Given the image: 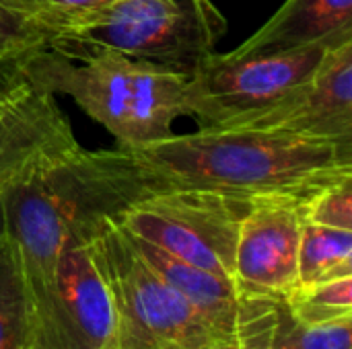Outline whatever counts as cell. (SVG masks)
Returning <instances> with one entry per match:
<instances>
[{
	"instance_id": "obj_1",
	"label": "cell",
	"mask_w": 352,
	"mask_h": 349,
	"mask_svg": "<svg viewBox=\"0 0 352 349\" xmlns=\"http://www.w3.org/2000/svg\"><path fill=\"white\" fill-rule=\"evenodd\" d=\"M124 148V146H122ZM146 191L200 189L239 197L309 200L352 177V138L200 128L126 148Z\"/></svg>"
},
{
	"instance_id": "obj_2",
	"label": "cell",
	"mask_w": 352,
	"mask_h": 349,
	"mask_svg": "<svg viewBox=\"0 0 352 349\" xmlns=\"http://www.w3.org/2000/svg\"><path fill=\"white\" fill-rule=\"evenodd\" d=\"M146 193L140 171L122 146H78L6 193L8 239L27 292L31 337L47 311L64 249L89 241L103 218Z\"/></svg>"
},
{
	"instance_id": "obj_3",
	"label": "cell",
	"mask_w": 352,
	"mask_h": 349,
	"mask_svg": "<svg viewBox=\"0 0 352 349\" xmlns=\"http://www.w3.org/2000/svg\"><path fill=\"white\" fill-rule=\"evenodd\" d=\"M21 72L52 95L70 97L124 148L173 134L175 119L188 115L190 72L157 62L113 51L64 56L45 47L25 60Z\"/></svg>"
},
{
	"instance_id": "obj_4",
	"label": "cell",
	"mask_w": 352,
	"mask_h": 349,
	"mask_svg": "<svg viewBox=\"0 0 352 349\" xmlns=\"http://www.w3.org/2000/svg\"><path fill=\"white\" fill-rule=\"evenodd\" d=\"M225 31L210 0H116L60 29L47 47L64 56L113 51L190 72Z\"/></svg>"
},
{
	"instance_id": "obj_5",
	"label": "cell",
	"mask_w": 352,
	"mask_h": 349,
	"mask_svg": "<svg viewBox=\"0 0 352 349\" xmlns=\"http://www.w3.org/2000/svg\"><path fill=\"white\" fill-rule=\"evenodd\" d=\"M113 306V349H200L235 339L221 333L136 251L116 216L87 241Z\"/></svg>"
},
{
	"instance_id": "obj_6",
	"label": "cell",
	"mask_w": 352,
	"mask_h": 349,
	"mask_svg": "<svg viewBox=\"0 0 352 349\" xmlns=\"http://www.w3.org/2000/svg\"><path fill=\"white\" fill-rule=\"evenodd\" d=\"M344 39H328L289 51H210L188 74V115L200 128L235 130L305 84L326 51Z\"/></svg>"
},
{
	"instance_id": "obj_7",
	"label": "cell",
	"mask_w": 352,
	"mask_h": 349,
	"mask_svg": "<svg viewBox=\"0 0 352 349\" xmlns=\"http://www.w3.org/2000/svg\"><path fill=\"white\" fill-rule=\"evenodd\" d=\"M252 204L254 197L217 191L161 189L126 206L116 220L130 234L235 282L237 232Z\"/></svg>"
},
{
	"instance_id": "obj_8",
	"label": "cell",
	"mask_w": 352,
	"mask_h": 349,
	"mask_svg": "<svg viewBox=\"0 0 352 349\" xmlns=\"http://www.w3.org/2000/svg\"><path fill=\"white\" fill-rule=\"evenodd\" d=\"M78 146L56 95L29 80L21 68L0 76V195Z\"/></svg>"
},
{
	"instance_id": "obj_9",
	"label": "cell",
	"mask_w": 352,
	"mask_h": 349,
	"mask_svg": "<svg viewBox=\"0 0 352 349\" xmlns=\"http://www.w3.org/2000/svg\"><path fill=\"white\" fill-rule=\"evenodd\" d=\"M113 306L85 243L64 249L47 311L33 331V349H113Z\"/></svg>"
},
{
	"instance_id": "obj_10",
	"label": "cell",
	"mask_w": 352,
	"mask_h": 349,
	"mask_svg": "<svg viewBox=\"0 0 352 349\" xmlns=\"http://www.w3.org/2000/svg\"><path fill=\"white\" fill-rule=\"evenodd\" d=\"M303 200L258 197L237 232L233 278L237 292L287 294L297 286Z\"/></svg>"
},
{
	"instance_id": "obj_11",
	"label": "cell",
	"mask_w": 352,
	"mask_h": 349,
	"mask_svg": "<svg viewBox=\"0 0 352 349\" xmlns=\"http://www.w3.org/2000/svg\"><path fill=\"white\" fill-rule=\"evenodd\" d=\"M235 130L287 132L307 138H352V37L332 45L305 84Z\"/></svg>"
},
{
	"instance_id": "obj_12",
	"label": "cell",
	"mask_w": 352,
	"mask_h": 349,
	"mask_svg": "<svg viewBox=\"0 0 352 349\" xmlns=\"http://www.w3.org/2000/svg\"><path fill=\"white\" fill-rule=\"evenodd\" d=\"M352 315L309 323L285 294L237 292L235 337L239 349H352Z\"/></svg>"
},
{
	"instance_id": "obj_13",
	"label": "cell",
	"mask_w": 352,
	"mask_h": 349,
	"mask_svg": "<svg viewBox=\"0 0 352 349\" xmlns=\"http://www.w3.org/2000/svg\"><path fill=\"white\" fill-rule=\"evenodd\" d=\"M352 37V0H287L233 53L289 51Z\"/></svg>"
},
{
	"instance_id": "obj_14",
	"label": "cell",
	"mask_w": 352,
	"mask_h": 349,
	"mask_svg": "<svg viewBox=\"0 0 352 349\" xmlns=\"http://www.w3.org/2000/svg\"><path fill=\"white\" fill-rule=\"evenodd\" d=\"M120 224V222H118ZM132 245L142 259L173 288L177 290L198 313H202L221 333L235 337L237 315V284L229 278H221L202 267H196L169 251L130 234Z\"/></svg>"
},
{
	"instance_id": "obj_15",
	"label": "cell",
	"mask_w": 352,
	"mask_h": 349,
	"mask_svg": "<svg viewBox=\"0 0 352 349\" xmlns=\"http://www.w3.org/2000/svg\"><path fill=\"white\" fill-rule=\"evenodd\" d=\"M346 276H352V230L303 220L297 257V286H311Z\"/></svg>"
},
{
	"instance_id": "obj_16",
	"label": "cell",
	"mask_w": 352,
	"mask_h": 349,
	"mask_svg": "<svg viewBox=\"0 0 352 349\" xmlns=\"http://www.w3.org/2000/svg\"><path fill=\"white\" fill-rule=\"evenodd\" d=\"M0 349H33L27 292L8 237L0 247Z\"/></svg>"
},
{
	"instance_id": "obj_17",
	"label": "cell",
	"mask_w": 352,
	"mask_h": 349,
	"mask_svg": "<svg viewBox=\"0 0 352 349\" xmlns=\"http://www.w3.org/2000/svg\"><path fill=\"white\" fill-rule=\"evenodd\" d=\"M50 33L10 0H0V76L16 72L25 60L50 43Z\"/></svg>"
},
{
	"instance_id": "obj_18",
	"label": "cell",
	"mask_w": 352,
	"mask_h": 349,
	"mask_svg": "<svg viewBox=\"0 0 352 349\" xmlns=\"http://www.w3.org/2000/svg\"><path fill=\"white\" fill-rule=\"evenodd\" d=\"M303 220L352 230V177L330 183L303 202Z\"/></svg>"
},
{
	"instance_id": "obj_19",
	"label": "cell",
	"mask_w": 352,
	"mask_h": 349,
	"mask_svg": "<svg viewBox=\"0 0 352 349\" xmlns=\"http://www.w3.org/2000/svg\"><path fill=\"white\" fill-rule=\"evenodd\" d=\"M10 2L23 12H27L31 19H35L54 37L60 29L105 8L116 0H10Z\"/></svg>"
},
{
	"instance_id": "obj_20",
	"label": "cell",
	"mask_w": 352,
	"mask_h": 349,
	"mask_svg": "<svg viewBox=\"0 0 352 349\" xmlns=\"http://www.w3.org/2000/svg\"><path fill=\"white\" fill-rule=\"evenodd\" d=\"M8 237V224H6V193L0 195V247L4 245Z\"/></svg>"
},
{
	"instance_id": "obj_21",
	"label": "cell",
	"mask_w": 352,
	"mask_h": 349,
	"mask_svg": "<svg viewBox=\"0 0 352 349\" xmlns=\"http://www.w3.org/2000/svg\"><path fill=\"white\" fill-rule=\"evenodd\" d=\"M200 349H239V344H237V337H235V339H227V341H214V344L204 346Z\"/></svg>"
}]
</instances>
